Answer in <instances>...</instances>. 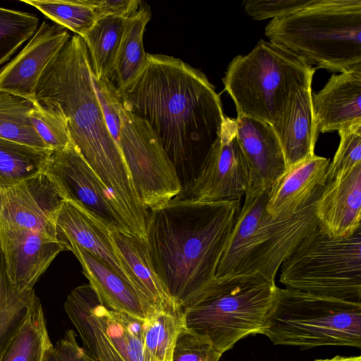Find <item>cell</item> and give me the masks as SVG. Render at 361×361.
<instances>
[{
	"instance_id": "6da1fadb",
	"label": "cell",
	"mask_w": 361,
	"mask_h": 361,
	"mask_svg": "<svg viewBox=\"0 0 361 361\" xmlns=\"http://www.w3.org/2000/svg\"><path fill=\"white\" fill-rule=\"evenodd\" d=\"M118 94L149 125L176 170L180 193L187 191L226 121L214 87L180 59L147 54L143 71Z\"/></svg>"
},
{
	"instance_id": "7a4b0ae2",
	"label": "cell",
	"mask_w": 361,
	"mask_h": 361,
	"mask_svg": "<svg viewBox=\"0 0 361 361\" xmlns=\"http://www.w3.org/2000/svg\"><path fill=\"white\" fill-rule=\"evenodd\" d=\"M34 104L64 117L71 141L115 197L129 228H143L148 209L106 125L81 37H71L50 61L39 79Z\"/></svg>"
},
{
	"instance_id": "3957f363",
	"label": "cell",
	"mask_w": 361,
	"mask_h": 361,
	"mask_svg": "<svg viewBox=\"0 0 361 361\" xmlns=\"http://www.w3.org/2000/svg\"><path fill=\"white\" fill-rule=\"evenodd\" d=\"M240 200L174 197L149 210L145 243L153 267L181 307L214 278L240 209Z\"/></svg>"
},
{
	"instance_id": "277c9868",
	"label": "cell",
	"mask_w": 361,
	"mask_h": 361,
	"mask_svg": "<svg viewBox=\"0 0 361 361\" xmlns=\"http://www.w3.org/2000/svg\"><path fill=\"white\" fill-rule=\"evenodd\" d=\"M325 185L289 217L274 218L267 211L269 190L248 189L215 278L259 274L275 283L283 261L318 225L315 205Z\"/></svg>"
},
{
	"instance_id": "5b68a950",
	"label": "cell",
	"mask_w": 361,
	"mask_h": 361,
	"mask_svg": "<svg viewBox=\"0 0 361 361\" xmlns=\"http://www.w3.org/2000/svg\"><path fill=\"white\" fill-rule=\"evenodd\" d=\"M266 37L310 65L342 73L361 66V0H315L271 20Z\"/></svg>"
},
{
	"instance_id": "8992f818",
	"label": "cell",
	"mask_w": 361,
	"mask_h": 361,
	"mask_svg": "<svg viewBox=\"0 0 361 361\" xmlns=\"http://www.w3.org/2000/svg\"><path fill=\"white\" fill-rule=\"evenodd\" d=\"M276 288L259 274L214 278L182 307L186 326L223 355L246 336L262 334Z\"/></svg>"
},
{
	"instance_id": "52a82bcc",
	"label": "cell",
	"mask_w": 361,
	"mask_h": 361,
	"mask_svg": "<svg viewBox=\"0 0 361 361\" xmlns=\"http://www.w3.org/2000/svg\"><path fill=\"white\" fill-rule=\"evenodd\" d=\"M273 343L309 349L361 348V303L276 286L262 334Z\"/></svg>"
},
{
	"instance_id": "ba28073f",
	"label": "cell",
	"mask_w": 361,
	"mask_h": 361,
	"mask_svg": "<svg viewBox=\"0 0 361 361\" xmlns=\"http://www.w3.org/2000/svg\"><path fill=\"white\" fill-rule=\"evenodd\" d=\"M316 69L286 48L260 39L229 63L222 78L237 116L272 125L296 85L312 83Z\"/></svg>"
},
{
	"instance_id": "9c48e42d",
	"label": "cell",
	"mask_w": 361,
	"mask_h": 361,
	"mask_svg": "<svg viewBox=\"0 0 361 361\" xmlns=\"http://www.w3.org/2000/svg\"><path fill=\"white\" fill-rule=\"evenodd\" d=\"M280 268L286 288L361 303V226L350 236L334 238L318 224Z\"/></svg>"
},
{
	"instance_id": "30bf717a",
	"label": "cell",
	"mask_w": 361,
	"mask_h": 361,
	"mask_svg": "<svg viewBox=\"0 0 361 361\" xmlns=\"http://www.w3.org/2000/svg\"><path fill=\"white\" fill-rule=\"evenodd\" d=\"M64 309L96 361H144V320L106 307L90 283L73 288Z\"/></svg>"
},
{
	"instance_id": "8fae6325",
	"label": "cell",
	"mask_w": 361,
	"mask_h": 361,
	"mask_svg": "<svg viewBox=\"0 0 361 361\" xmlns=\"http://www.w3.org/2000/svg\"><path fill=\"white\" fill-rule=\"evenodd\" d=\"M116 144L139 197L148 210L166 204L180 192L176 170L155 134L145 121L123 105Z\"/></svg>"
},
{
	"instance_id": "7c38bea8",
	"label": "cell",
	"mask_w": 361,
	"mask_h": 361,
	"mask_svg": "<svg viewBox=\"0 0 361 361\" xmlns=\"http://www.w3.org/2000/svg\"><path fill=\"white\" fill-rule=\"evenodd\" d=\"M44 173L64 201L96 224L110 231L132 234L115 197L72 141L63 149L51 150Z\"/></svg>"
},
{
	"instance_id": "4fadbf2b",
	"label": "cell",
	"mask_w": 361,
	"mask_h": 361,
	"mask_svg": "<svg viewBox=\"0 0 361 361\" xmlns=\"http://www.w3.org/2000/svg\"><path fill=\"white\" fill-rule=\"evenodd\" d=\"M249 187V170L236 137L235 121L226 116L197 176L188 190L176 197L200 202L240 200Z\"/></svg>"
},
{
	"instance_id": "5bb4252c",
	"label": "cell",
	"mask_w": 361,
	"mask_h": 361,
	"mask_svg": "<svg viewBox=\"0 0 361 361\" xmlns=\"http://www.w3.org/2000/svg\"><path fill=\"white\" fill-rule=\"evenodd\" d=\"M64 202L56 186L44 172L3 190L0 221L10 226L66 240L56 226Z\"/></svg>"
},
{
	"instance_id": "9a60e30c",
	"label": "cell",
	"mask_w": 361,
	"mask_h": 361,
	"mask_svg": "<svg viewBox=\"0 0 361 361\" xmlns=\"http://www.w3.org/2000/svg\"><path fill=\"white\" fill-rule=\"evenodd\" d=\"M0 245L8 274L22 294L30 293L39 277L58 254L71 250L67 240L51 238L39 232L22 229L0 221Z\"/></svg>"
},
{
	"instance_id": "2e32d148",
	"label": "cell",
	"mask_w": 361,
	"mask_h": 361,
	"mask_svg": "<svg viewBox=\"0 0 361 361\" xmlns=\"http://www.w3.org/2000/svg\"><path fill=\"white\" fill-rule=\"evenodd\" d=\"M70 37L66 28L43 21L21 51L0 69V91L34 102L42 73Z\"/></svg>"
},
{
	"instance_id": "e0dca14e",
	"label": "cell",
	"mask_w": 361,
	"mask_h": 361,
	"mask_svg": "<svg viewBox=\"0 0 361 361\" xmlns=\"http://www.w3.org/2000/svg\"><path fill=\"white\" fill-rule=\"evenodd\" d=\"M312 83L296 85L271 126L286 167L315 155L319 130L312 106Z\"/></svg>"
},
{
	"instance_id": "ac0fdd59",
	"label": "cell",
	"mask_w": 361,
	"mask_h": 361,
	"mask_svg": "<svg viewBox=\"0 0 361 361\" xmlns=\"http://www.w3.org/2000/svg\"><path fill=\"white\" fill-rule=\"evenodd\" d=\"M235 121L236 137L249 170L248 189L269 190L287 169L276 135L267 123L243 116Z\"/></svg>"
},
{
	"instance_id": "d6986e66",
	"label": "cell",
	"mask_w": 361,
	"mask_h": 361,
	"mask_svg": "<svg viewBox=\"0 0 361 361\" xmlns=\"http://www.w3.org/2000/svg\"><path fill=\"white\" fill-rule=\"evenodd\" d=\"M319 226L330 236H350L361 226V164L326 183L315 205Z\"/></svg>"
},
{
	"instance_id": "ffe728a7",
	"label": "cell",
	"mask_w": 361,
	"mask_h": 361,
	"mask_svg": "<svg viewBox=\"0 0 361 361\" xmlns=\"http://www.w3.org/2000/svg\"><path fill=\"white\" fill-rule=\"evenodd\" d=\"M312 98L319 132H338L361 123V66L333 74Z\"/></svg>"
},
{
	"instance_id": "44dd1931",
	"label": "cell",
	"mask_w": 361,
	"mask_h": 361,
	"mask_svg": "<svg viewBox=\"0 0 361 361\" xmlns=\"http://www.w3.org/2000/svg\"><path fill=\"white\" fill-rule=\"evenodd\" d=\"M109 240L134 289L153 311L181 308L157 274L145 241L134 235L117 231L109 232Z\"/></svg>"
},
{
	"instance_id": "7402d4cb",
	"label": "cell",
	"mask_w": 361,
	"mask_h": 361,
	"mask_svg": "<svg viewBox=\"0 0 361 361\" xmlns=\"http://www.w3.org/2000/svg\"><path fill=\"white\" fill-rule=\"evenodd\" d=\"M329 159L316 154L290 166L268 192L266 209L274 218L289 217L298 212L326 181Z\"/></svg>"
},
{
	"instance_id": "603a6c76",
	"label": "cell",
	"mask_w": 361,
	"mask_h": 361,
	"mask_svg": "<svg viewBox=\"0 0 361 361\" xmlns=\"http://www.w3.org/2000/svg\"><path fill=\"white\" fill-rule=\"evenodd\" d=\"M67 241L71 251L80 262L84 275L103 305L110 310L124 312L142 320L154 312L118 274L73 241Z\"/></svg>"
},
{
	"instance_id": "cb8c5ba5",
	"label": "cell",
	"mask_w": 361,
	"mask_h": 361,
	"mask_svg": "<svg viewBox=\"0 0 361 361\" xmlns=\"http://www.w3.org/2000/svg\"><path fill=\"white\" fill-rule=\"evenodd\" d=\"M56 226L67 240L73 241L106 264L133 288L126 270L110 242V231L96 224L85 214L66 201L57 216Z\"/></svg>"
},
{
	"instance_id": "d4e9b609",
	"label": "cell",
	"mask_w": 361,
	"mask_h": 361,
	"mask_svg": "<svg viewBox=\"0 0 361 361\" xmlns=\"http://www.w3.org/2000/svg\"><path fill=\"white\" fill-rule=\"evenodd\" d=\"M151 19L150 8L140 4L138 10L128 17L110 82L121 92L141 73L147 63L143 36Z\"/></svg>"
},
{
	"instance_id": "484cf974",
	"label": "cell",
	"mask_w": 361,
	"mask_h": 361,
	"mask_svg": "<svg viewBox=\"0 0 361 361\" xmlns=\"http://www.w3.org/2000/svg\"><path fill=\"white\" fill-rule=\"evenodd\" d=\"M127 18L101 16L82 38L92 75L97 79L110 80L111 78Z\"/></svg>"
},
{
	"instance_id": "4316f807",
	"label": "cell",
	"mask_w": 361,
	"mask_h": 361,
	"mask_svg": "<svg viewBox=\"0 0 361 361\" xmlns=\"http://www.w3.org/2000/svg\"><path fill=\"white\" fill-rule=\"evenodd\" d=\"M51 150L0 137V189L8 190L44 173Z\"/></svg>"
},
{
	"instance_id": "83f0119b",
	"label": "cell",
	"mask_w": 361,
	"mask_h": 361,
	"mask_svg": "<svg viewBox=\"0 0 361 361\" xmlns=\"http://www.w3.org/2000/svg\"><path fill=\"white\" fill-rule=\"evenodd\" d=\"M51 345L43 309L36 297L0 361H43L46 350Z\"/></svg>"
},
{
	"instance_id": "f1b7e54d",
	"label": "cell",
	"mask_w": 361,
	"mask_h": 361,
	"mask_svg": "<svg viewBox=\"0 0 361 361\" xmlns=\"http://www.w3.org/2000/svg\"><path fill=\"white\" fill-rule=\"evenodd\" d=\"M183 309L161 310L144 320V361H172L177 337L185 326Z\"/></svg>"
},
{
	"instance_id": "f546056e",
	"label": "cell",
	"mask_w": 361,
	"mask_h": 361,
	"mask_svg": "<svg viewBox=\"0 0 361 361\" xmlns=\"http://www.w3.org/2000/svg\"><path fill=\"white\" fill-rule=\"evenodd\" d=\"M34 107V102L28 99L0 91V137L48 149L32 124L30 114Z\"/></svg>"
},
{
	"instance_id": "4dcf8cb0",
	"label": "cell",
	"mask_w": 361,
	"mask_h": 361,
	"mask_svg": "<svg viewBox=\"0 0 361 361\" xmlns=\"http://www.w3.org/2000/svg\"><path fill=\"white\" fill-rule=\"evenodd\" d=\"M32 6L56 24L83 38L97 19L89 0H22Z\"/></svg>"
},
{
	"instance_id": "1f68e13d",
	"label": "cell",
	"mask_w": 361,
	"mask_h": 361,
	"mask_svg": "<svg viewBox=\"0 0 361 361\" xmlns=\"http://www.w3.org/2000/svg\"><path fill=\"white\" fill-rule=\"evenodd\" d=\"M32 13L0 7V65L8 61L38 26Z\"/></svg>"
},
{
	"instance_id": "d6a6232c",
	"label": "cell",
	"mask_w": 361,
	"mask_h": 361,
	"mask_svg": "<svg viewBox=\"0 0 361 361\" xmlns=\"http://www.w3.org/2000/svg\"><path fill=\"white\" fill-rule=\"evenodd\" d=\"M340 143L326 170V183L361 164V123L338 131Z\"/></svg>"
},
{
	"instance_id": "836d02e7",
	"label": "cell",
	"mask_w": 361,
	"mask_h": 361,
	"mask_svg": "<svg viewBox=\"0 0 361 361\" xmlns=\"http://www.w3.org/2000/svg\"><path fill=\"white\" fill-rule=\"evenodd\" d=\"M30 117L36 133L48 149H61L71 143L66 121L62 115L35 105Z\"/></svg>"
},
{
	"instance_id": "e575fe53",
	"label": "cell",
	"mask_w": 361,
	"mask_h": 361,
	"mask_svg": "<svg viewBox=\"0 0 361 361\" xmlns=\"http://www.w3.org/2000/svg\"><path fill=\"white\" fill-rule=\"evenodd\" d=\"M221 355L207 337L185 325L177 337L172 361H219Z\"/></svg>"
},
{
	"instance_id": "d590c367",
	"label": "cell",
	"mask_w": 361,
	"mask_h": 361,
	"mask_svg": "<svg viewBox=\"0 0 361 361\" xmlns=\"http://www.w3.org/2000/svg\"><path fill=\"white\" fill-rule=\"evenodd\" d=\"M315 0H247L244 2L245 12L253 19H275L295 13Z\"/></svg>"
},
{
	"instance_id": "8d00e7d4",
	"label": "cell",
	"mask_w": 361,
	"mask_h": 361,
	"mask_svg": "<svg viewBox=\"0 0 361 361\" xmlns=\"http://www.w3.org/2000/svg\"><path fill=\"white\" fill-rule=\"evenodd\" d=\"M35 293H20L13 285L7 271L5 257L0 245V327L15 313L18 305Z\"/></svg>"
},
{
	"instance_id": "74e56055",
	"label": "cell",
	"mask_w": 361,
	"mask_h": 361,
	"mask_svg": "<svg viewBox=\"0 0 361 361\" xmlns=\"http://www.w3.org/2000/svg\"><path fill=\"white\" fill-rule=\"evenodd\" d=\"M43 361H96L79 345L76 334L67 330L62 338L51 345L45 352Z\"/></svg>"
},
{
	"instance_id": "f35d334b",
	"label": "cell",
	"mask_w": 361,
	"mask_h": 361,
	"mask_svg": "<svg viewBox=\"0 0 361 361\" xmlns=\"http://www.w3.org/2000/svg\"><path fill=\"white\" fill-rule=\"evenodd\" d=\"M94 7L97 18L109 15L128 17L136 12L141 4L137 0H89Z\"/></svg>"
},
{
	"instance_id": "ab89813d",
	"label": "cell",
	"mask_w": 361,
	"mask_h": 361,
	"mask_svg": "<svg viewBox=\"0 0 361 361\" xmlns=\"http://www.w3.org/2000/svg\"><path fill=\"white\" fill-rule=\"evenodd\" d=\"M314 361H361L360 356H340L336 355L331 358L317 359Z\"/></svg>"
},
{
	"instance_id": "60d3db41",
	"label": "cell",
	"mask_w": 361,
	"mask_h": 361,
	"mask_svg": "<svg viewBox=\"0 0 361 361\" xmlns=\"http://www.w3.org/2000/svg\"><path fill=\"white\" fill-rule=\"evenodd\" d=\"M2 203H3V190L0 189V214L2 209Z\"/></svg>"
}]
</instances>
